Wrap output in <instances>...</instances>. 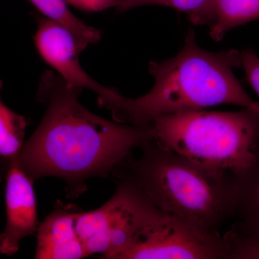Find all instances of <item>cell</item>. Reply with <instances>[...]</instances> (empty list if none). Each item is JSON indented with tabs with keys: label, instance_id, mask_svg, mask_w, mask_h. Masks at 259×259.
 <instances>
[{
	"label": "cell",
	"instance_id": "8992f818",
	"mask_svg": "<svg viewBox=\"0 0 259 259\" xmlns=\"http://www.w3.org/2000/svg\"><path fill=\"white\" fill-rule=\"evenodd\" d=\"M228 258L229 247L224 236L167 214L145 228L116 259Z\"/></svg>",
	"mask_w": 259,
	"mask_h": 259
},
{
	"label": "cell",
	"instance_id": "2e32d148",
	"mask_svg": "<svg viewBox=\"0 0 259 259\" xmlns=\"http://www.w3.org/2000/svg\"><path fill=\"white\" fill-rule=\"evenodd\" d=\"M242 68L245 78L259 97V56L251 49L241 51Z\"/></svg>",
	"mask_w": 259,
	"mask_h": 259
},
{
	"label": "cell",
	"instance_id": "9c48e42d",
	"mask_svg": "<svg viewBox=\"0 0 259 259\" xmlns=\"http://www.w3.org/2000/svg\"><path fill=\"white\" fill-rule=\"evenodd\" d=\"M78 211L60 201L37 231L35 258L80 259L90 256L76 230Z\"/></svg>",
	"mask_w": 259,
	"mask_h": 259
},
{
	"label": "cell",
	"instance_id": "6da1fadb",
	"mask_svg": "<svg viewBox=\"0 0 259 259\" xmlns=\"http://www.w3.org/2000/svg\"><path fill=\"white\" fill-rule=\"evenodd\" d=\"M83 89L52 71L42 74L37 100L47 111L16 158L32 181L56 177L76 198L93 177H108L119 163L153 139L152 124L131 125L107 120L80 103Z\"/></svg>",
	"mask_w": 259,
	"mask_h": 259
},
{
	"label": "cell",
	"instance_id": "5bb4252c",
	"mask_svg": "<svg viewBox=\"0 0 259 259\" xmlns=\"http://www.w3.org/2000/svg\"><path fill=\"white\" fill-rule=\"evenodd\" d=\"M225 239L229 247V258H259V237L247 234L236 224L226 234Z\"/></svg>",
	"mask_w": 259,
	"mask_h": 259
},
{
	"label": "cell",
	"instance_id": "30bf717a",
	"mask_svg": "<svg viewBox=\"0 0 259 259\" xmlns=\"http://www.w3.org/2000/svg\"><path fill=\"white\" fill-rule=\"evenodd\" d=\"M189 17L195 25H207L210 37L219 41L231 29L259 20V0H210Z\"/></svg>",
	"mask_w": 259,
	"mask_h": 259
},
{
	"label": "cell",
	"instance_id": "7a4b0ae2",
	"mask_svg": "<svg viewBox=\"0 0 259 259\" xmlns=\"http://www.w3.org/2000/svg\"><path fill=\"white\" fill-rule=\"evenodd\" d=\"M242 68L241 52L231 49L209 52L197 46L190 28L180 53L168 60L148 65L155 83L136 99L119 94L105 105L120 123L148 125L158 117L197 111L221 105H234L259 111L236 79L233 69Z\"/></svg>",
	"mask_w": 259,
	"mask_h": 259
},
{
	"label": "cell",
	"instance_id": "5b68a950",
	"mask_svg": "<svg viewBox=\"0 0 259 259\" xmlns=\"http://www.w3.org/2000/svg\"><path fill=\"white\" fill-rule=\"evenodd\" d=\"M167 214L132 182L117 179L115 192L106 203L89 212L78 211L76 230L89 255L116 259L145 228Z\"/></svg>",
	"mask_w": 259,
	"mask_h": 259
},
{
	"label": "cell",
	"instance_id": "277c9868",
	"mask_svg": "<svg viewBox=\"0 0 259 259\" xmlns=\"http://www.w3.org/2000/svg\"><path fill=\"white\" fill-rule=\"evenodd\" d=\"M167 148L214 171L234 175L259 149V111L197 110L161 116L151 122Z\"/></svg>",
	"mask_w": 259,
	"mask_h": 259
},
{
	"label": "cell",
	"instance_id": "8fae6325",
	"mask_svg": "<svg viewBox=\"0 0 259 259\" xmlns=\"http://www.w3.org/2000/svg\"><path fill=\"white\" fill-rule=\"evenodd\" d=\"M232 179L235 224L243 233L259 237V149L250 164L232 175Z\"/></svg>",
	"mask_w": 259,
	"mask_h": 259
},
{
	"label": "cell",
	"instance_id": "52a82bcc",
	"mask_svg": "<svg viewBox=\"0 0 259 259\" xmlns=\"http://www.w3.org/2000/svg\"><path fill=\"white\" fill-rule=\"evenodd\" d=\"M37 25L34 36L37 50L65 81L96 93L100 105L118 93L115 89L97 82L81 67L76 40L69 30L45 17L37 16Z\"/></svg>",
	"mask_w": 259,
	"mask_h": 259
},
{
	"label": "cell",
	"instance_id": "e0dca14e",
	"mask_svg": "<svg viewBox=\"0 0 259 259\" xmlns=\"http://www.w3.org/2000/svg\"><path fill=\"white\" fill-rule=\"evenodd\" d=\"M68 4L86 12H100L120 6L121 0H66Z\"/></svg>",
	"mask_w": 259,
	"mask_h": 259
},
{
	"label": "cell",
	"instance_id": "9a60e30c",
	"mask_svg": "<svg viewBox=\"0 0 259 259\" xmlns=\"http://www.w3.org/2000/svg\"><path fill=\"white\" fill-rule=\"evenodd\" d=\"M209 1L210 0H121L120 5L116 10L118 13H125L139 7L159 5L184 12L190 16L202 9Z\"/></svg>",
	"mask_w": 259,
	"mask_h": 259
},
{
	"label": "cell",
	"instance_id": "3957f363",
	"mask_svg": "<svg viewBox=\"0 0 259 259\" xmlns=\"http://www.w3.org/2000/svg\"><path fill=\"white\" fill-rule=\"evenodd\" d=\"M139 159L131 156L112 175L134 184L151 203L209 233L234 214L232 175L200 166L167 148L154 137L141 147Z\"/></svg>",
	"mask_w": 259,
	"mask_h": 259
},
{
	"label": "cell",
	"instance_id": "4fadbf2b",
	"mask_svg": "<svg viewBox=\"0 0 259 259\" xmlns=\"http://www.w3.org/2000/svg\"><path fill=\"white\" fill-rule=\"evenodd\" d=\"M28 122L3 102L0 103V154L7 163L18 156L25 144Z\"/></svg>",
	"mask_w": 259,
	"mask_h": 259
},
{
	"label": "cell",
	"instance_id": "7c38bea8",
	"mask_svg": "<svg viewBox=\"0 0 259 259\" xmlns=\"http://www.w3.org/2000/svg\"><path fill=\"white\" fill-rule=\"evenodd\" d=\"M45 18L56 22L69 30L77 45L80 54L90 45L101 39L98 29L83 23L73 14L66 0H29Z\"/></svg>",
	"mask_w": 259,
	"mask_h": 259
},
{
	"label": "cell",
	"instance_id": "ba28073f",
	"mask_svg": "<svg viewBox=\"0 0 259 259\" xmlns=\"http://www.w3.org/2000/svg\"><path fill=\"white\" fill-rule=\"evenodd\" d=\"M5 187L7 223L0 237V252L14 255L25 237L37 233L36 198L33 182L19 166L16 157L8 163Z\"/></svg>",
	"mask_w": 259,
	"mask_h": 259
}]
</instances>
